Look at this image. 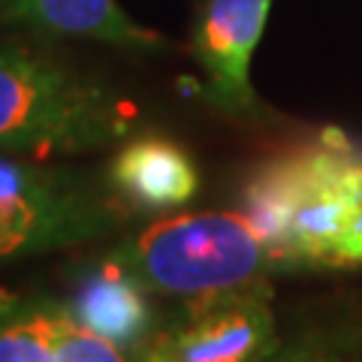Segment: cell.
Returning <instances> with one entry per match:
<instances>
[{"instance_id":"1","label":"cell","mask_w":362,"mask_h":362,"mask_svg":"<svg viewBox=\"0 0 362 362\" xmlns=\"http://www.w3.org/2000/svg\"><path fill=\"white\" fill-rule=\"evenodd\" d=\"M275 266L362 263V160L311 145L257 169L245 209Z\"/></svg>"},{"instance_id":"2","label":"cell","mask_w":362,"mask_h":362,"mask_svg":"<svg viewBox=\"0 0 362 362\" xmlns=\"http://www.w3.org/2000/svg\"><path fill=\"white\" fill-rule=\"evenodd\" d=\"M124 100L49 54L0 42V148L90 151L127 136Z\"/></svg>"},{"instance_id":"3","label":"cell","mask_w":362,"mask_h":362,"mask_svg":"<svg viewBox=\"0 0 362 362\" xmlns=\"http://www.w3.org/2000/svg\"><path fill=\"white\" fill-rule=\"evenodd\" d=\"M115 254L151 293L185 299L242 287L275 266L245 211L175 214L151 223Z\"/></svg>"},{"instance_id":"4","label":"cell","mask_w":362,"mask_h":362,"mask_svg":"<svg viewBox=\"0 0 362 362\" xmlns=\"http://www.w3.org/2000/svg\"><path fill=\"white\" fill-rule=\"evenodd\" d=\"M118 221L112 194L85 175L0 157V263L100 239Z\"/></svg>"},{"instance_id":"5","label":"cell","mask_w":362,"mask_h":362,"mask_svg":"<svg viewBox=\"0 0 362 362\" xmlns=\"http://www.w3.org/2000/svg\"><path fill=\"white\" fill-rule=\"evenodd\" d=\"M269 296L257 278L187 299L178 317L154 326L136 362H259L275 344Z\"/></svg>"},{"instance_id":"6","label":"cell","mask_w":362,"mask_h":362,"mask_svg":"<svg viewBox=\"0 0 362 362\" xmlns=\"http://www.w3.org/2000/svg\"><path fill=\"white\" fill-rule=\"evenodd\" d=\"M0 362H130V356L85 326L66 302L0 296Z\"/></svg>"},{"instance_id":"7","label":"cell","mask_w":362,"mask_h":362,"mask_svg":"<svg viewBox=\"0 0 362 362\" xmlns=\"http://www.w3.org/2000/svg\"><path fill=\"white\" fill-rule=\"evenodd\" d=\"M272 0H209L197 21L194 52L209 73V94L226 112L254 109L247 64L266 28Z\"/></svg>"},{"instance_id":"8","label":"cell","mask_w":362,"mask_h":362,"mask_svg":"<svg viewBox=\"0 0 362 362\" xmlns=\"http://www.w3.org/2000/svg\"><path fill=\"white\" fill-rule=\"evenodd\" d=\"M148 293L151 290L118 254H109L78 272L66 305L94 332L124 350H139L154 332Z\"/></svg>"},{"instance_id":"9","label":"cell","mask_w":362,"mask_h":362,"mask_svg":"<svg viewBox=\"0 0 362 362\" xmlns=\"http://www.w3.org/2000/svg\"><path fill=\"white\" fill-rule=\"evenodd\" d=\"M109 187L136 209H175L197 194L199 175L185 148L163 136H139L115 154Z\"/></svg>"},{"instance_id":"10","label":"cell","mask_w":362,"mask_h":362,"mask_svg":"<svg viewBox=\"0 0 362 362\" xmlns=\"http://www.w3.org/2000/svg\"><path fill=\"white\" fill-rule=\"evenodd\" d=\"M0 21H18L33 30L88 37L133 49L160 42V37L124 16L115 0H0Z\"/></svg>"}]
</instances>
